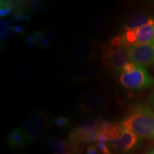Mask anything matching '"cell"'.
Returning <instances> with one entry per match:
<instances>
[{
	"label": "cell",
	"instance_id": "cell-1",
	"mask_svg": "<svg viewBox=\"0 0 154 154\" xmlns=\"http://www.w3.org/2000/svg\"><path fill=\"white\" fill-rule=\"evenodd\" d=\"M120 125L140 138L154 139V112L147 106L139 104L133 107Z\"/></svg>",
	"mask_w": 154,
	"mask_h": 154
},
{
	"label": "cell",
	"instance_id": "cell-2",
	"mask_svg": "<svg viewBox=\"0 0 154 154\" xmlns=\"http://www.w3.org/2000/svg\"><path fill=\"white\" fill-rule=\"evenodd\" d=\"M49 128V118L45 111L37 110L32 113L23 124L24 131L28 143H33L43 138Z\"/></svg>",
	"mask_w": 154,
	"mask_h": 154
},
{
	"label": "cell",
	"instance_id": "cell-3",
	"mask_svg": "<svg viewBox=\"0 0 154 154\" xmlns=\"http://www.w3.org/2000/svg\"><path fill=\"white\" fill-rule=\"evenodd\" d=\"M118 80L123 87L134 91H140L151 87L154 84V78L147 69L139 65L131 73H117Z\"/></svg>",
	"mask_w": 154,
	"mask_h": 154
},
{
	"label": "cell",
	"instance_id": "cell-4",
	"mask_svg": "<svg viewBox=\"0 0 154 154\" xmlns=\"http://www.w3.org/2000/svg\"><path fill=\"white\" fill-rule=\"evenodd\" d=\"M104 47L99 42L94 40H77L71 45L69 54L72 59L78 61H91L99 57Z\"/></svg>",
	"mask_w": 154,
	"mask_h": 154
},
{
	"label": "cell",
	"instance_id": "cell-5",
	"mask_svg": "<svg viewBox=\"0 0 154 154\" xmlns=\"http://www.w3.org/2000/svg\"><path fill=\"white\" fill-rule=\"evenodd\" d=\"M131 47L111 48L107 46L101 53V62L104 66L118 71L131 60Z\"/></svg>",
	"mask_w": 154,
	"mask_h": 154
},
{
	"label": "cell",
	"instance_id": "cell-6",
	"mask_svg": "<svg viewBox=\"0 0 154 154\" xmlns=\"http://www.w3.org/2000/svg\"><path fill=\"white\" fill-rule=\"evenodd\" d=\"M109 105V98L99 91H88L82 94L79 100V107L84 112L103 111Z\"/></svg>",
	"mask_w": 154,
	"mask_h": 154
},
{
	"label": "cell",
	"instance_id": "cell-7",
	"mask_svg": "<svg viewBox=\"0 0 154 154\" xmlns=\"http://www.w3.org/2000/svg\"><path fill=\"white\" fill-rule=\"evenodd\" d=\"M65 72L69 79L77 83L89 82L98 75L97 68L88 61L72 63L66 67Z\"/></svg>",
	"mask_w": 154,
	"mask_h": 154
},
{
	"label": "cell",
	"instance_id": "cell-8",
	"mask_svg": "<svg viewBox=\"0 0 154 154\" xmlns=\"http://www.w3.org/2000/svg\"><path fill=\"white\" fill-rule=\"evenodd\" d=\"M47 146L53 154H82L85 149L83 144L57 137L50 138Z\"/></svg>",
	"mask_w": 154,
	"mask_h": 154
},
{
	"label": "cell",
	"instance_id": "cell-9",
	"mask_svg": "<svg viewBox=\"0 0 154 154\" xmlns=\"http://www.w3.org/2000/svg\"><path fill=\"white\" fill-rule=\"evenodd\" d=\"M139 137L134 132L124 128L120 136L110 142L111 148L116 153H126L134 150L139 143Z\"/></svg>",
	"mask_w": 154,
	"mask_h": 154
},
{
	"label": "cell",
	"instance_id": "cell-10",
	"mask_svg": "<svg viewBox=\"0 0 154 154\" xmlns=\"http://www.w3.org/2000/svg\"><path fill=\"white\" fill-rule=\"evenodd\" d=\"M131 61L143 66L154 65V47L151 44L131 47Z\"/></svg>",
	"mask_w": 154,
	"mask_h": 154
},
{
	"label": "cell",
	"instance_id": "cell-11",
	"mask_svg": "<svg viewBox=\"0 0 154 154\" xmlns=\"http://www.w3.org/2000/svg\"><path fill=\"white\" fill-rule=\"evenodd\" d=\"M147 25H154V18L146 14H138L128 18L125 22V31L134 30Z\"/></svg>",
	"mask_w": 154,
	"mask_h": 154
},
{
	"label": "cell",
	"instance_id": "cell-12",
	"mask_svg": "<svg viewBox=\"0 0 154 154\" xmlns=\"http://www.w3.org/2000/svg\"><path fill=\"white\" fill-rule=\"evenodd\" d=\"M7 143L11 149H22L28 143L26 136L22 128H14L9 133Z\"/></svg>",
	"mask_w": 154,
	"mask_h": 154
},
{
	"label": "cell",
	"instance_id": "cell-13",
	"mask_svg": "<svg viewBox=\"0 0 154 154\" xmlns=\"http://www.w3.org/2000/svg\"><path fill=\"white\" fill-rule=\"evenodd\" d=\"M134 30L136 33V45L151 43L154 36V25H147Z\"/></svg>",
	"mask_w": 154,
	"mask_h": 154
},
{
	"label": "cell",
	"instance_id": "cell-14",
	"mask_svg": "<svg viewBox=\"0 0 154 154\" xmlns=\"http://www.w3.org/2000/svg\"><path fill=\"white\" fill-rule=\"evenodd\" d=\"M109 24V21L103 15H96L89 19L88 27L94 32H102Z\"/></svg>",
	"mask_w": 154,
	"mask_h": 154
},
{
	"label": "cell",
	"instance_id": "cell-15",
	"mask_svg": "<svg viewBox=\"0 0 154 154\" xmlns=\"http://www.w3.org/2000/svg\"><path fill=\"white\" fill-rule=\"evenodd\" d=\"M22 5L26 12H42L47 8V4L42 1H29Z\"/></svg>",
	"mask_w": 154,
	"mask_h": 154
},
{
	"label": "cell",
	"instance_id": "cell-16",
	"mask_svg": "<svg viewBox=\"0 0 154 154\" xmlns=\"http://www.w3.org/2000/svg\"><path fill=\"white\" fill-rule=\"evenodd\" d=\"M12 26H10L9 23L7 21L2 19L0 22V36H1V41L5 42L10 38L13 32L12 29H11Z\"/></svg>",
	"mask_w": 154,
	"mask_h": 154
},
{
	"label": "cell",
	"instance_id": "cell-17",
	"mask_svg": "<svg viewBox=\"0 0 154 154\" xmlns=\"http://www.w3.org/2000/svg\"><path fill=\"white\" fill-rule=\"evenodd\" d=\"M0 2H1L0 3V16L2 17L7 16L11 12L14 11L16 8L17 2L2 0Z\"/></svg>",
	"mask_w": 154,
	"mask_h": 154
},
{
	"label": "cell",
	"instance_id": "cell-18",
	"mask_svg": "<svg viewBox=\"0 0 154 154\" xmlns=\"http://www.w3.org/2000/svg\"><path fill=\"white\" fill-rule=\"evenodd\" d=\"M33 71V66L29 61H22L19 66V73L20 76L22 77H28L31 76Z\"/></svg>",
	"mask_w": 154,
	"mask_h": 154
},
{
	"label": "cell",
	"instance_id": "cell-19",
	"mask_svg": "<svg viewBox=\"0 0 154 154\" xmlns=\"http://www.w3.org/2000/svg\"><path fill=\"white\" fill-rule=\"evenodd\" d=\"M106 140L105 139L103 136L99 134V138L96 141V147L99 150L100 154H112L111 151L109 149V146L106 144Z\"/></svg>",
	"mask_w": 154,
	"mask_h": 154
},
{
	"label": "cell",
	"instance_id": "cell-20",
	"mask_svg": "<svg viewBox=\"0 0 154 154\" xmlns=\"http://www.w3.org/2000/svg\"><path fill=\"white\" fill-rule=\"evenodd\" d=\"M108 47H111V48L126 47V44H125L123 34L116 36L114 37L111 38V40L109 42V44H108Z\"/></svg>",
	"mask_w": 154,
	"mask_h": 154
},
{
	"label": "cell",
	"instance_id": "cell-21",
	"mask_svg": "<svg viewBox=\"0 0 154 154\" xmlns=\"http://www.w3.org/2000/svg\"><path fill=\"white\" fill-rule=\"evenodd\" d=\"M42 31L44 35L47 38H49L51 42H56L59 38V34H58L57 31L54 30V29L50 27V26H47Z\"/></svg>",
	"mask_w": 154,
	"mask_h": 154
},
{
	"label": "cell",
	"instance_id": "cell-22",
	"mask_svg": "<svg viewBox=\"0 0 154 154\" xmlns=\"http://www.w3.org/2000/svg\"><path fill=\"white\" fill-rule=\"evenodd\" d=\"M139 64L134 62V61H131L126 63V64L124 65L121 69H119L118 71H116L117 73H131L132 72H134L135 70L138 69Z\"/></svg>",
	"mask_w": 154,
	"mask_h": 154
},
{
	"label": "cell",
	"instance_id": "cell-23",
	"mask_svg": "<svg viewBox=\"0 0 154 154\" xmlns=\"http://www.w3.org/2000/svg\"><path fill=\"white\" fill-rule=\"evenodd\" d=\"M69 119L62 116H57L52 120V124L58 127H65L69 124Z\"/></svg>",
	"mask_w": 154,
	"mask_h": 154
},
{
	"label": "cell",
	"instance_id": "cell-24",
	"mask_svg": "<svg viewBox=\"0 0 154 154\" xmlns=\"http://www.w3.org/2000/svg\"><path fill=\"white\" fill-rule=\"evenodd\" d=\"M38 44L39 47L42 48V49H47L51 45V41L44 35Z\"/></svg>",
	"mask_w": 154,
	"mask_h": 154
},
{
	"label": "cell",
	"instance_id": "cell-25",
	"mask_svg": "<svg viewBox=\"0 0 154 154\" xmlns=\"http://www.w3.org/2000/svg\"><path fill=\"white\" fill-rule=\"evenodd\" d=\"M86 154H100L96 144L95 145L91 144L88 146L87 149H86Z\"/></svg>",
	"mask_w": 154,
	"mask_h": 154
},
{
	"label": "cell",
	"instance_id": "cell-26",
	"mask_svg": "<svg viewBox=\"0 0 154 154\" xmlns=\"http://www.w3.org/2000/svg\"><path fill=\"white\" fill-rule=\"evenodd\" d=\"M33 36H34V42L36 43H38L41 38H42V36H44L43 32H42V30H35L33 32Z\"/></svg>",
	"mask_w": 154,
	"mask_h": 154
},
{
	"label": "cell",
	"instance_id": "cell-27",
	"mask_svg": "<svg viewBox=\"0 0 154 154\" xmlns=\"http://www.w3.org/2000/svg\"><path fill=\"white\" fill-rule=\"evenodd\" d=\"M11 29H12L13 32L19 34H22L24 32V28L22 26H20V25H17V26H12Z\"/></svg>",
	"mask_w": 154,
	"mask_h": 154
},
{
	"label": "cell",
	"instance_id": "cell-28",
	"mask_svg": "<svg viewBox=\"0 0 154 154\" xmlns=\"http://www.w3.org/2000/svg\"><path fill=\"white\" fill-rule=\"evenodd\" d=\"M25 42H26V43L27 44L31 43H35V42H34L33 34H30V35L26 36V38H25Z\"/></svg>",
	"mask_w": 154,
	"mask_h": 154
},
{
	"label": "cell",
	"instance_id": "cell-29",
	"mask_svg": "<svg viewBox=\"0 0 154 154\" xmlns=\"http://www.w3.org/2000/svg\"><path fill=\"white\" fill-rule=\"evenodd\" d=\"M144 154H154V147L151 148V149L149 150L147 152H146Z\"/></svg>",
	"mask_w": 154,
	"mask_h": 154
},
{
	"label": "cell",
	"instance_id": "cell-30",
	"mask_svg": "<svg viewBox=\"0 0 154 154\" xmlns=\"http://www.w3.org/2000/svg\"><path fill=\"white\" fill-rule=\"evenodd\" d=\"M150 100H151L152 105H153L154 106V92L153 94H152V95L151 96V99H150Z\"/></svg>",
	"mask_w": 154,
	"mask_h": 154
},
{
	"label": "cell",
	"instance_id": "cell-31",
	"mask_svg": "<svg viewBox=\"0 0 154 154\" xmlns=\"http://www.w3.org/2000/svg\"><path fill=\"white\" fill-rule=\"evenodd\" d=\"M27 45L29 49H33V48L35 47V43H31V44H27Z\"/></svg>",
	"mask_w": 154,
	"mask_h": 154
},
{
	"label": "cell",
	"instance_id": "cell-32",
	"mask_svg": "<svg viewBox=\"0 0 154 154\" xmlns=\"http://www.w3.org/2000/svg\"><path fill=\"white\" fill-rule=\"evenodd\" d=\"M24 20H26V22H29L30 21V17H29V15H27V14H26L25 15V17H24Z\"/></svg>",
	"mask_w": 154,
	"mask_h": 154
},
{
	"label": "cell",
	"instance_id": "cell-33",
	"mask_svg": "<svg viewBox=\"0 0 154 154\" xmlns=\"http://www.w3.org/2000/svg\"><path fill=\"white\" fill-rule=\"evenodd\" d=\"M151 44V45H153V47H154V36H153V39L151 40V43H150Z\"/></svg>",
	"mask_w": 154,
	"mask_h": 154
}]
</instances>
